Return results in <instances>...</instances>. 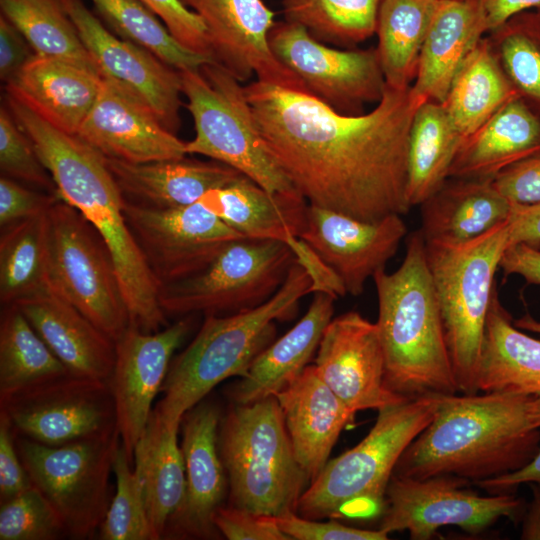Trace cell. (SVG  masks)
Wrapping results in <instances>:
<instances>
[{
	"mask_svg": "<svg viewBox=\"0 0 540 540\" xmlns=\"http://www.w3.org/2000/svg\"><path fill=\"white\" fill-rule=\"evenodd\" d=\"M296 261L279 241L242 237L225 244L201 270L159 287L167 315H229L269 300Z\"/></svg>",
	"mask_w": 540,
	"mask_h": 540,
	"instance_id": "30bf717a",
	"label": "cell"
},
{
	"mask_svg": "<svg viewBox=\"0 0 540 540\" xmlns=\"http://www.w3.org/2000/svg\"><path fill=\"white\" fill-rule=\"evenodd\" d=\"M488 39L519 95L540 103V22L536 13L512 17L489 32Z\"/></svg>",
	"mask_w": 540,
	"mask_h": 540,
	"instance_id": "7bdbcfd3",
	"label": "cell"
},
{
	"mask_svg": "<svg viewBox=\"0 0 540 540\" xmlns=\"http://www.w3.org/2000/svg\"><path fill=\"white\" fill-rule=\"evenodd\" d=\"M34 330L75 377L108 382L115 341L49 288L15 303Z\"/></svg>",
	"mask_w": 540,
	"mask_h": 540,
	"instance_id": "484cf974",
	"label": "cell"
},
{
	"mask_svg": "<svg viewBox=\"0 0 540 540\" xmlns=\"http://www.w3.org/2000/svg\"><path fill=\"white\" fill-rule=\"evenodd\" d=\"M198 202L245 237L286 244L311 277L313 293L345 295L337 275L300 238L308 208L300 193L274 195L241 174L230 183L208 191Z\"/></svg>",
	"mask_w": 540,
	"mask_h": 540,
	"instance_id": "2e32d148",
	"label": "cell"
},
{
	"mask_svg": "<svg viewBox=\"0 0 540 540\" xmlns=\"http://www.w3.org/2000/svg\"><path fill=\"white\" fill-rule=\"evenodd\" d=\"M499 268L505 276L519 275L527 283L540 285V249L527 243H515L506 248Z\"/></svg>",
	"mask_w": 540,
	"mask_h": 540,
	"instance_id": "11a10c76",
	"label": "cell"
},
{
	"mask_svg": "<svg viewBox=\"0 0 540 540\" xmlns=\"http://www.w3.org/2000/svg\"><path fill=\"white\" fill-rule=\"evenodd\" d=\"M149 8L184 47L213 60L201 18L181 0H138ZM214 61V60H213Z\"/></svg>",
	"mask_w": 540,
	"mask_h": 540,
	"instance_id": "7dc6e473",
	"label": "cell"
},
{
	"mask_svg": "<svg viewBox=\"0 0 540 540\" xmlns=\"http://www.w3.org/2000/svg\"><path fill=\"white\" fill-rule=\"evenodd\" d=\"M192 315L183 316L156 332L130 323L115 341V363L109 379L117 428L130 462L143 435L152 404L167 375L173 353L192 328Z\"/></svg>",
	"mask_w": 540,
	"mask_h": 540,
	"instance_id": "ac0fdd59",
	"label": "cell"
},
{
	"mask_svg": "<svg viewBox=\"0 0 540 540\" xmlns=\"http://www.w3.org/2000/svg\"><path fill=\"white\" fill-rule=\"evenodd\" d=\"M437 0H382L376 25V48L386 86H412L423 42Z\"/></svg>",
	"mask_w": 540,
	"mask_h": 540,
	"instance_id": "8d00e7d4",
	"label": "cell"
},
{
	"mask_svg": "<svg viewBox=\"0 0 540 540\" xmlns=\"http://www.w3.org/2000/svg\"><path fill=\"white\" fill-rule=\"evenodd\" d=\"M121 444L118 429L60 445L16 434V447L32 484L61 518L67 537L86 539L110 505V474Z\"/></svg>",
	"mask_w": 540,
	"mask_h": 540,
	"instance_id": "7c38bea8",
	"label": "cell"
},
{
	"mask_svg": "<svg viewBox=\"0 0 540 540\" xmlns=\"http://www.w3.org/2000/svg\"><path fill=\"white\" fill-rule=\"evenodd\" d=\"M218 449L228 505L272 517L297 511L309 479L296 460L275 396L232 402L219 424Z\"/></svg>",
	"mask_w": 540,
	"mask_h": 540,
	"instance_id": "52a82bcc",
	"label": "cell"
},
{
	"mask_svg": "<svg viewBox=\"0 0 540 540\" xmlns=\"http://www.w3.org/2000/svg\"><path fill=\"white\" fill-rule=\"evenodd\" d=\"M420 206L424 240L452 244L484 234L507 221L512 212L493 178H449Z\"/></svg>",
	"mask_w": 540,
	"mask_h": 540,
	"instance_id": "1f68e13d",
	"label": "cell"
},
{
	"mask_svg": "<svg viewBox=\"0 0 540 540\" xmlns=\"http://www.w3.org/2000/svg\"><path fill=\"white\" fill-rule=\"evenodd\" d=\"M0 168L3 176L57 194L50 172L6 106L0 110Z\"/></svg>",
	"mask_w": 540,
	"mask_h": 540,
	"instance_id": "bcb514c9",
	"label": "cell"
},
{
	"mask_svg": "<svg viewBox=\"0 0 540 540\" xmlns=\"http://www.w3.org/2000/svg\"><path fill=\"white\" fill-rule=\"evenodd\" d=\"M488 27V33L497 29L512 17L534 8H540V0H478Z\"/></svg>",
	"mask_w": 540,
	"mask_h": 540,
	"instance_id": "680465c9",
	"label": "cell"
},
{
	"mask_svg": "<svg viewBox=\"0 0 540 540\" xmlns=\"http://www.w3.org/2000/svg\"><path fill=\"white\" fill-rule=\"evenodd\" d=\"M32 486L16 447V432L6 415L0 413V502Z\"/></svg>",
	"mask_w": 540,
	"mask_h": 540,
	"instance_id": "f5cc1de1",
	"label": "cell"
},
{
	"mask_svg": "<svg viewBox=\"0 0 540 540\" xmlns=\"http://www.w3.org/2000/svg\"><path fill=\"white\" fill-rule=\"evenodd\" d=\"M91 1L115 34L148 50L178 71L198 69L213 61L181 45L163 22L138 0Z\"/></svg>",
	"mask_w": 540,
	"mask_h": 540,
	"instance_id": "b9f144b4",
	"label": "cell"
},
{
	"mask_svg": "<svg viewBox=\"0 0 540 540\" xmlns=\"http://www.w3.org/2000/svg\"><path fill=\"white\" fill-rule=\"evenodd\" d=\"M539 152L540 119L517 96L462 141L449 178H493Z\"/></svg>",
	"mask_w": 540,
	"mask_h": 540,
	"instance_id": "f546056e",
	"label": "cell"
},
{
	"mask_svg": "<svg viewBox=\"0 0 540 540\" xmlns=\"http://www.w3.org/2000/svg\"><path fill=\"white\" fill-rule=\"evenodd\" d=\"M9 111L50 172L57 194L96 229L114 261L131 323L145 332L168 326L159 285L129 228L125 200L106 157L40 116L19 99Z\"/></svg>",
	"mask_w": 540,
	"mask_h": 540,
	"instance_id": "3957f363",
	"label": "cell"
},
{
	"mask_svg": "<svg viewBox=\"0 0 540 540\" xmlns=\"http://www.w3.org/2000/svg\"><path fill=\"white\" fill-rule=\"evenodd\" d=\"M179 73L195 126L186 153L230 166L271 194L299 193L268 152L245 85L215 61Z\"/></svg>",
	"mask_w": 540,
	"mask_h": 540,
	"instance_id": "9c48e42d",
	"label": "cell"
},
{
	"mask_svg": "<svg viewBox=\"0 0 540 540\" xmlns=\"http://www.w3.org/2000/svg\"><path fill=\"white\" fill-rule=\"evenodd\" d=\"M213 522L218 532L229 540H290L274 517L231 505L219 507Z\"/></svg>",
	"mask_w": 540,
	"mask_h": 540,
	"instance_id": "c3c4849f",
	"label": "cell"
},
{
	"mask_svg": "<svg viewBox=\"0 0 540 540\" xmlns=\"http://www.w3.org/2000/svg\"><path fill=\"white\" fill-rule=\"evenodd\" d=\"M382 0H282L285 20L322 43L354 47L376 32Z\"/></svg>",
	"mask_w": 540,
	"mask_h": 540,
	"instance_id": "60d3db41",
	"label": "cell"
},
{
	"mask_svg": "<svg viewBox=\"0 0 540 540\" xmlns=\"http://www.w3.org/2000/svg\"><path fill=\"white\" fill-rule=\"evenodd\" d=\"M113 472L116 492L99 527V539L152 540L142 486L122 444L115 454Z\"/></svg>",
	"mask_w": 540,
	"mask_h": 540,
	"instance_id": "ee69618b",
	"label": "cell"
},
{
	"mask_svg": "<svg viewBox=\"0 0 540 540\" xmlns=\"http://www.w3.org/2000/svg\"><path fill=\"white\" fill-rule=\"evenodd\" d=\"M493 183L512 205L540 204V152L501 171Z\"/></svg>",
	"mask_w": 540,
	"mask_h": 540,
	"instance_id": "816d5d0a",
	"label": "cell"
},
{
	"mask_svg": "<svg viewBox=\"0 0 540 540\" xmlns=\"http://www.w3.org/2000/svg\"><path fill=\"white\" fill-rule=\"evenodd\" d=\"M17 435L60 445L103 435L117 428L109 382L70 374L0 401Z\"/></svg>",
	"mask_w": 540,
	"mask_h": 540,
	"instance_id": "9a60e30c",
	"label": "cell"
},
{
	"mask_svg": "<svg viewBox=\"0 0 540 540\" xmlns=\"http://www.w3.org/2000/svg\"><path fill=\"white\" fill-rule=\"evenodd\" d=\"M462 141L441 103L426 101L418 107L407 157L406 195L410 207L420 206L449 179Z\"/></svg>",
	"mask_w": 540,
	"mask_h": 540,
	"instance_id": "d590c367",
	"label": "cell"
},
{
	"mask_svg": "<svg viewBox=\"0 0 540 540\" xmlns=\"http://www.w3.org/2000/svg\"><path fill=\"white\" fill-rule=\"evenodd\" d=\"M125 215L159 287L198 272L225 244L245 237L199 202L159 209L125 201Z\"/></svg>",
	"mask_w": 540,
	"mask_h": 540,
	"instance_id": "e0dca14e",
	"label": "cell"
},
{
	"mask_svg": "<svg viewBox=\"0 0 540 540\" xmlns=\"http://www.w3.org/2000/svg\"><path fill=\"white\" fill-rule=\"evenodd\" d=\"M106 162L125 201L159 209L196 203L242 174L215 160L186 157L144 163L106 158Z\"/></svg>",
	"mask_w": 540,
	"mask_h": 540,
	"instance_id": "83f0119b",
	"label": "cell"
},
{
	"mask_svg": "<svg viewBox=\"0 0 540 540\" xmlns=\"http://www.w3.org/2000/svg\"><path fill=\"white\" fill-rule=\"evenodd\" d=\"M269 45L310 95L339 113L363 114L365 105L377 104L384 94L386 83L376 48L330 47L286 20L272 27Z\"/></svg>",
	"mask_w": 540,
	"mask_h": 540,
	"instance_id": "5bb4252c",
	"label": "cell"
},
{
	"mask_svg": "<svg viewBox=\"0 0 540 540\" xmlns=\"http://www.w3.org/2000/svg\"><path fill=\"white\" fill-rule=\"evenodd\" d=\"M513 323L521 330L540 335V321L536 320L528 313L516 320H513Z\"/></svg>",
	"mask_w": 540,
	"mask_h": 540,
	"instance_id": "94428289",
	"label": "cell"
},
{
	"mask_svg": "<svg viewBox=\"0 0 540 540\" xmlns=\"http://www.w3.org/2000/svg\"><path fill=\"white\" fill-rule=\"evenodd\" d=\"M406 234L398 214L364 221L308 204L300 238L337 275L346 293L359 296L366 281L385 269Z\"/></svg>",
	"mask_w": 540,
	"mask_h": 540,
	"instance_id": "7402d4cb",
	"label": "cell"
},
{
	"mask_svg": "<svg viewBox=\"0 0 540 540\" xmlns=\"http://www.w3.org/2000/svg\"><path fill=\"white\" fill-rule=\"evenodd\" d=\"M0 504V540H56L67 536L58 513L34 485Z\"/></svg>",
	"mask_w": 540,
	"mask_h": 540,
	"instance_id": "f6af8a7d",
	"label": "cell"
},
{
	"mask_svg": "<svg viewBox=\"0 0 540 540\" xmlns=\"http://www.w3.org/2000/svg\"><path fill=\"white\" fill-rule=\"evenodd\" d=\"M476 389L540 396V340L514 325L497 290L487 316Z\"/></svg>",
	"mask_w": 540,
	"mask_h": 540,
	"instance_id": "d6a6232c",
	"label": "cell"
},
{
	"mask_svg": "<svg viewBox=\"0 0 540 540\" xmlns=\"http://www.w3.org/2000/svg\"><path fill=\"white\" fill-rule=\"evenodd\" d=\"M75 135L106 158L131 163L180 159L187 154L186 142L168 131L141 99L104 77Z\"/></svg>",
	"mask_w": 540,
	"mask_h": 540,
	"instance_id": "603a6c76",
	"label": "cell"
},
{
	"mask_svg": "<svg viewBox=\"0 0 540 540\" xmlns=\"http://www.w3.org/2000/svg\"><path fill=\"white\" fill-rule=\"evenodd\" d=\"M47 212L2 228L0 237L2 306L15 304L50 288Z\"/></svg>",
	"mask_w": 540,
	"mask_h": 540,
	"instance_id": "f35d334b",
	"label": "cell"
},
{
	"mask_svg": "<svg viewBox=\"0 0 540 540\" xmlns=\"http://www.w3.org/2000/svg\"><path fill=\"white\" fill-rule=\"evenodd\" d=\"M320 378L352 411L380 410L407 398L385 385V357L376 323L355 311L326 326L314 364Z\"/></svg>",
	"mask_w": 540,
	"mask_h": 540,
	"instance_id": "44dd1931",
	"label": "cell"
},
{
	"mask_svg": "<svg viewBox=\"0 0 540 540\" xmlns=\"http://www.w3.org/2000/svg\"><path fill=\"white\" fill-rule=\"evenodd\" d=\"M313 293L307 271L295 261L278 291L250 310L205 316L190 344L170 363L162 399L154 408L163 422L179 429L186 412L220 382L243 377L257 356L275 339L276 320L295 315L299 300Z\"/></svg>",
	"mask_w": 540,
	"mask_h": 540,
	"instance_id": "5b68a950",
	"label": "cell"
},
{
	"mask_svg": "<svg viewBox=\"0 0 540 540\" xmlns=\"http://www.w3.org/2000/svg\"><path fill=\"white\" fill-rule=\"evenodd\" d=\"M4 15L36 54L68 61L100 75L59 0H0Z\"/></svg>",
	"mask_w": 540,
	"mask_h": 540,
	"instance_id": "ab89813d",
	"label": "cell"
},
{
	"mask_svg": "<svg viewBox=\"0 0 540 540\" xmlns=\"http://www.w3.org/2000/svg\"><path fill=\"white\" fill-rule=\"evenodd\" d=\"M540 448V396L514 392L441 395L430 424L394 475H455L471 482L521 469Z\"/></svg>",
	"mask_w": 540,
	"mask_h": 540,
	"instance_id": "7a4b0ae2",
	"label": "cell"
},
{
	"mask_svg": "<svg viewBox=\"0 0 540 540\" xmlns=\"http://www.w3.org/2000/svg\"><path fill=\"white\" fill-rule=\"evenodd\" d=\"M517 96L488 37H484L464 61L441 104L464 140Z\"/></svg>",
	"mask_w": 540,
	"mask_h": 540,
	"instance_id": "e575fe53",
	"label": "cell"
},
{
	"mask_svg": "<svg viewBox=\"0 0 540 540\" xmlns=\"http://www.w3.org/2000/svg\"><path fill=\"white\" fill-rule=\"evenodd\" d=\"M69 374L19 308L3 306L0 319V401Z\"/></svg>",
	"mask_w": 540,
	"mask_h": 540,
	"instance_id": "74e56055",
	"label": "cell"
},
{
	"mask_svg": "<svg viewBox=\"0 0 540 540\" xmlns=\"http://www.w3.org/2000/svg\"><path fill=\"white\" fill-rule=\"evenodd\" d=\"M488 33L478 0H437L411 86L421 101L443 103L464 61Z\"/></svg>",
	"mask_w": 540,
	"mask_h": 540,
	"instance_id": "4316f807",
	"label": "cell"
},
{
	"mask_svg": "<svg viewBox=\"0 0 540 540\" xmlns=\"http://www.w3.org/2000/svg\"><path fill=\"white\" fill-rule=\"evenodd\" d=\"M178 432L169 428L153 408L134 450L133 468L142 486L152 540L164 537L185 498V465Z\"/></svg>",
	"mask_w": 540,
	"mask_h": 540,
	"instance_id": "836d02e7",
	"label": "cell"
},
{
	"mask_svg": "<svg viewBox=\"0 0 540 540\" xmlns=\"http://www.w3.org/2000/svg\"><path fill=\"white\" fill-rule=\"evenodd\" d=\"M469 483L455 475L416 479L393 474L379 529L387 534L408 531L412 540H429L445 526L478 534L500 518L517 522L523 517L521 498L512 493L481 496Z\"/></svg>",
	"mask_w": 540,
	"mask_h": 540,
	"instance_id": "4fadbf2b",
	"label": "cell"
},
{
	"mask_svg": "<svg viewBox=\"0 0 540 540\" xmlns=\"http://www.w3.org/2000/svg\"><path fill=\"white\" fill-rule=\"evenodd\" d=\"M245 91L268 152L310 205L364 221L409 212V136L423 103L411 87L386 86L375 107L360 115L258 80Z\"/></svg>",
	"mask_w": 540,
	"mask_h": 540,
	"instance_id": "6da1fadb",
	"label": "cell"
},
{
	"mask_svg": "<svg viewBox=\"0 0 540 540\" xmlns=\"http://www.w3.org/2000/svg\"><path fill=\"white\" fill-rule=\"evenodd\" d=\"M274 518L290 540H386L389 538V534L381 529H358L333 520L321 522L301 517L296 512Z\"/></svg>",
	"mask_w": 540,
	"mask_h": 540,
	"instance_id": "681fc988",
	"label": "cell"
},
{
	"mask_svg": "<svg viewBox=\"0 0 540 540\" xmlns=\"http://www.w3.org/2000/svg\"><path fill=\"white\" fill-rule=\"evenodd\" d=\"M202 20L213 60L244 83L256 80L308 93L274 56L269 33L275 13L263 0H181Z\"/></svg>",
	"mask_w": 540,
	"mask_h": 540,
	"instance_id": "d6986e66",
	"label": "cell"
},
{
	"mask_svg": "<svg viewBox=\"0 0 540 540\" xmlns=\"http://www.w3.org/2000/svg\"><path fill=\"white\" fill-rule=\"evenodd\" d=\"M508 245L509 219L467 242L425 241L453 372L463 394L477 393L476 372L496 290L495 273Z\"/></svg>",
	"mask_w": 540,
	"mask_h": 540,
	"instance_id": "ba28073f",
	"label": "cell"
},
{
	"mask_svg": "<svg viewBox=\"0 0 540 540\" xmlns=\"http://www.w3.org/2000/svg\"><path fill=\"white\" fill-rule=\"evenodd\" d=\"M336 297L315 292L304 316L263 350L229 392L233 403L247 404L274 396L308 365L332 320Z\"/></svg>",
	"mask_w": 540,
	"mask_h": 540,
	"instance_id": "4dcf8cb0",
	"label": "cell"
},
{
	"mask_svg": "<svg viewBox=\"0 0 540 540\" xmlns=\"http://www.w3.org/2000/svg\"><path fill=\"white\" fill-rule=\"evenodd\" d=\"M372 278L386 387L407 399L459 393L420 230L408 237L401 265Z\"/></svg>",
	"mask_w": 540,
	"mask_h": 540,
	"instance_id": "277c9868",
	"label": "cell"
},
{
	"mask_svg": "<svg viewBox=\"0 0 540 540\" xmlns=\"http://www.w3.org/2000/svg\"><path fill=\"white\" fill-rule=\"evenodd\" d=\"M281 407L294 455L313 481L328 461L340 433L354 422L352 412L307 365L274 395Z\"/></svg>",
	"mask_w": 540,
	"mask_h": 540,
	"instance_id": "d4e9b609",
	"label": "cell"
},
{
	"mask_svg": "<svg viewBox=\"0 0 540 540\" xmlns=\"http://www.w3.org/2000/svg\"><path fill=\"white\" fill-rule=\"evenodd\" d=\"M101 82V75L82 66L35 54L5 89L57 128L75 135L98 97Z\"/></svg>",
	"mask_w": 540,
	"mask_h": 540,
	"instance_id": "f1b7e54d",
	"label": "cell"
},
{
	"mask_svg": "<svg viewBox=\"0 0 540 540\" xmlns=\"http://www.w3.org/2000/svg\"><path fill=\"white\" fill-rule=\"evenodd\" d=\"M533 500L526 511L522 539H540V485L533 488Z\"/></svg>",
	"mask_w": 540,
	"mask_h": 540,
	"instance_id": "91938a15",
	"label": "cell"
},
{
	"mask_svg": "<svg viewBox=\"0 0 540 540\" xmlns=\"http://www.w3.org/2000/svg\"><path fill=\"white\" fill-rule=\"evenodd\" d=\"M59 1L101 77L113 80L135 94L164 127L175 134L180 127L182 86L179 71L148 50L110 32L82 0Z\"/></svg>",
	"mask_w": 540,
	"mask_h": 540,
	"instance_id": "ffe728a7",
	"label": "cell"
},
{
	"mask_svg": "<svg viewBox=\"0 0 540 540\" xmlns=\"http://www.w3.org/2000/svg\"><path fill=\"white\" fill-rule=\"evenodd\" d=\"M440 400V394H430L378 410L367 436L355 447L328 460L310 482L298 500L296 513L313 520L368 519L382 514L398 460L433 420Z\"/></svg>",
	"mask_w": 540,
	"mask_h": 540,
	"instance_id": "8992f818",
	"label": "cell"
},
{
	"mask_svg": "<svg viewBox=\"0 0 540 540\" xmlns=\"http://www.w3.org/2000/svg\"><path fill=\"white\" fill-rule=\"evenodd\" d=\"M220 421L219 409L204 401L186 412L181 420L185 498L169 521L163 538L214 539L220 535L213 517L228 491V479L218 449Z\"/></svg>",
	"mask_w": 540,
	"mask_h": 540,
	"instance_id": "cb8c5ba5",
	"label": "cell"
},
{
	"mask_svg": "<svg viewBox=\"0 0 540 540\" xmlns=\"http://www.w3.org/2000/svg\"><path fill=\"white\" fill-rule=\"evenodd\" d=\"M61 198L58 194L35 191L6 176L0 178V226L47 212Z\"/></svg>",
	"mask_w": 540,
	"mask_h": 540,
	"instance_id": "f907efd6",
	"label": "cell"
},
{
	"mask_svg": "<svg viewBox=\"0 0 540 540\" xmlns=\"http://www.w3.org/2000/svg\"><path fill=\"white\" fill-rule=\"evenodd\" d=\"M527 243L540 245V204L512 205L509 218V245Z\"/></svg>",
	"mask_w": 540,
	"mask_h": 540,
	"instance_id": "9f6ffc18",
	"label": "cell"
},
{
	"mask_svg": "<svg viewBox=\"0 0 540 540\" xmlns=\"http://www.w3.org/2000/svg\"><path fill=\"white\" fill-rule=\"evenodd\" d=\"M533 483L540 485V448L533 459L519 470L498 477L474 482L489 494L512 493L520 485Z\"/></svg>",
	"mask_w": 540,
	"mask_h": 540,
	"instance_id": "6f0895ef",
	"label": "cell"
},
{
	"mask_svg": "<svg viewBox=\"0 0 540 540\" xmlns=\"http://www.w3.org/2000/svg\"><path fill=\"white\" fill-rule=\"evenodd\" d=\"M47 241L51 290L116 341L131 318L113 258L100 234L60 199L47 212Z\"/></svg>",
	"mask_w": 540,
	"mask_h": 540,
	"instance_id": "8fae6325",
	"label": "cell"
},
{
	"mask_svg": "<svg viewBox=\"0 0 540 540\" xmlns=\"http://www.w3.org/2000/svg\"><path fill=\"white\" fill-rule=\"evenodd\" d=\"M22 33L4 16L0 17V78L10 81L35 55Z\"/></svg>",
	"mask_w": 540,
	"mask_h": 540,
	"instance_id": "db71d44e",
	"label": "cell"
}]
</instances>
